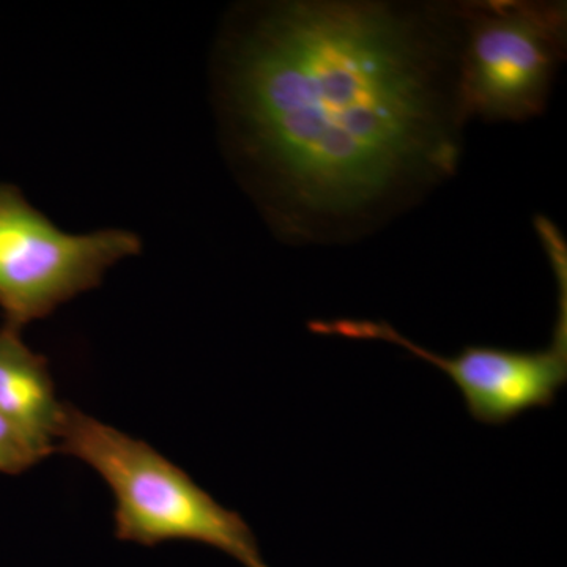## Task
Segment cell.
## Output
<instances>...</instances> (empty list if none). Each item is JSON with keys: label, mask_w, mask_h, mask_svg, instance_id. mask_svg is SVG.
I'll use <instances>...</instances> for the list:
<instances>
[{"label": "cell", "mask_w": 567, "mask_h": 567, "mask_svg": "<svg viewBox=\"0 0 567 567\" xmlns=\"http://www.w3.org/2000/svg\"><path fill=\"white\" fill-rule=\"evenodd\" d=\"M461 2L295 0L233 54L241 148L295 240H357L457 174Z\"/></svg>", "instance_id": "obj_1"}, {"label": "cell", "mask_w": 567, "mask_h": 567, "mask_svg": "<svg viewBox=\"0 0 567 567\" xmlns=\"http://www.w3.org/2000/svg\"><path fill=\"white\" fill-rule=\"evenodd\" d=\"M55 451L91 466L114 495L115 537L156 547L205 544L245 567H268L245 518L144 440L65 404Z\"/></svg>", "instance_id": "obj_2"}, {"label": "cell", "mask_w": 567, "mask_h": 567, "mask_svg": "<svg viewBox=\"0 0 567 567\" xmlns=\"http://www.w3.org/2000/svg\"><path fill=\"white\" fill-rule=\"evenodd\" d=\"M458 100L466 121L527 122L546 111L567 50L565 2H461Z\"/></svg>", "instance_id": "obj_3"}, {"label": "cell", "mask_w": 567, "mask_h": 567, "mask_svg": "<svg viewBox=\"0 0 567 567\" xmlns=\"http://www.w3.org/2000/svg\"><path fill=\"white\" fill-rule=\"evenodd\" d=\"M141 252V240L121 229L63 233L24 199L0 185V311L2 327L22 331L78 295L102 284L115 264Z\"/></svg>", "instance_id": "obj_4"}, {"label": "cell", "mask_w": 567, "mask_h": 567, "mask_svg": "<svg viewBox=\"0 0 567 567\" xmlns=\"http://www.w3.org/2000/svg\"><path fill=\"white\" fill-rule=\"evenodd\" d=\"M558 282V319L550 346L543 350H511L466 346L454 357H442L398 333L386 322L371 320H315L316 334L385 341L404 347L421 360L436 365L458 388L470 416L486 425H505L532 409H547L567 382V276Z\"/></svg>", "instance_id": "obj_5"}, {"label": "cell", "mask_w": 567, "mask_h": 567, "mask_svg": "<svg viewBox=\"0 0 567 567\" xmlns=\"http://www.w3.org/2000/svg\"><path fill=\"white\" fill-rule=\"evenodd\" d=\"M63 410L47 358L25 346L21 331L0 328V415L41 461L55 453Z\"/></svg>", "instance_id": "obj_6"}, {"label": "cell", "mask_w": 567, "mask_h": 567, "mask_svg": "<svg viewBox=\"0 0 567 567\" xmlns=\"http://www.w3.org/2000/svg\"><path fill=\"white\" fill-rule=\"evenodd\" d=\"M40 462L43 461L29 445L28 440L0 415V473L10 476L22 475Z\"/></svg>", "instance_id": "obj_7"}]
</instances>
